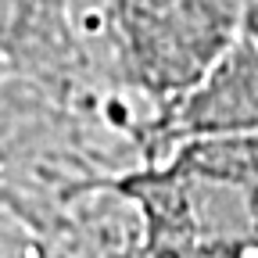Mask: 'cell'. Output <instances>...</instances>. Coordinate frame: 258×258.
I'll use <instances>...</instances> for the list:
<instances>
[{
  "label": "cell",
  "instance_id": "obj_1",
  "mask_svg": "<svg viewBox=\"0 0 258 258\" xmlns=\"http://www.w3.org/2000/svg\"><path fill=\"white\" fill-rule=\"evenodd\" d=\"M0 258H40V251L15 222L0 219Z\"/></svg>",
  "mask_w": 258,
  "mask_h": 258
}]
</instances>
